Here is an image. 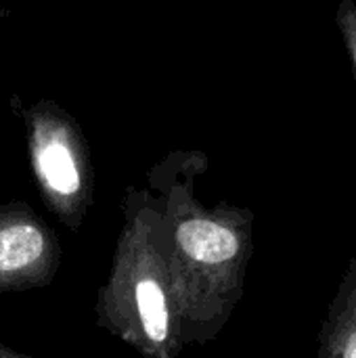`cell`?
I'll return each instance as SVG.
<instances>
[{
	"instance_id": "cell-5",
	"label": "cell",
	"mask_w": 356,
	"mask_h": 358,
	"mask_svg": "<svg viewBox=\"0 0 356 358\" xmlns=\"http://www.w3.org/2000/svg\"><path fill=\"white\" fill-rule=\"evenodd\" d=\"M336 23L340 27L356 76V0H340L336 10Z\"/></svg>"
},
{
	"instance_id": "cell-4",
	"label": "cell",
	"mask_w": 356,
	"mask_h": 358,
	"mask_svg": "<svg viewBox=\"0 0 356 358\" xmlns=\"http://www.w3.org/2000/svg\"><path fill=\"white\" fill-rule=\"evenodd\" d=\"M134 304L149 342L164 344L168 338L166 294L155 279H141L134 287Z\"/></svg>"
},
{
	"instance_id": "cell-1",
	"label": "cell",
	"mask_w": 356,
	"mask_h": 358,
	"mask_svg": "<svg viewBox=\"0 0 356 358\" xmlns=\"http://www.w3.org/2000/svg\"><path fill=\"white\" fill-rule=\"evenodd\" d=\"M27 155L46 206L78 229L92 201V162L88 141L59 103L40 99L21 109Z\"/></svg>"
},
{
	"instance_id": "cell-6",
	"label": "cell",
	"mask_w": 356,
	"mask_h": 358,
	"mask_svg": "<svg viewBox=\"0 0 356 358\" xmlns=\"http://www.w3.org/2000/svg\"><path fill=\"white\" fill-rule=\"evenodd\" d=\"M0 358H23V357H19V355H15V352H10V350H6V348H2V346H0Z\"/></svg>"
},
{
	"instance_id": "cell-2",
	"label": "cell",
	"mask_w": 356,
	"mask_h": 358,
	"mask_svg": "<svg viewBox=\"0 0 356 358\" xmlns=\"http://www.w3.org/2000/svg\"><path fill=\"white\" fill-rule=\"evenodd\" d=\"M57 258L55 233L23 201L0 206V285L34 277Z\"/></svg>"
},
{
	"instance_id": "cell-3",
	"label": "cell",
	"mask_w": 356,
	"mask_h": 358,
	"mask_svg": "<svg viewBox=\"0 0 356 358\" xmlns=\"http://www.w3.org/2000/svg\"><path fill=\"white\" fill-rule=\"evenodd\" d=\"M317 342V358H356V260L340 281Z\"/></svg>"
}]
</instances>
